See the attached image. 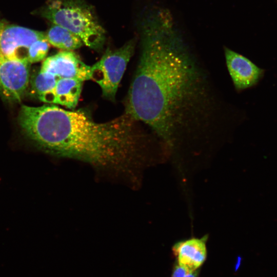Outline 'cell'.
<instances>
[{
	"label": "cell",
	"mask_w": 277,
	"mask_h": 277,
	"mask_svg": "<svg viewBox=\"0 0 277 277\" xmlns=\"http://www.w3.org/2000/svg\"><path fill=\"white\" fill-rule=\"evenodd\" d=\"M45 33L0 18V56L29 64L38 62Z\"/></svg>",
	"instance_id": "obj_4"
},
{
	"label": "cell",
	"mask_w": 277,
	"mask_h": 277,
	"mask_svg": "<svg viewBox=\"0 0 277 277\" xmlns=\"http://www.w3.org/2000/svg\"><path fill=\"white\" fill-rule=\"evenodd\" d=\"M45 35L50 45L63 50L72 51L84 45L76 35L64 27L54 24L45 33Z\"/></svg>",
	"instance_id": "obj_11"
},
{
	"label": "cell",
	"mask_w": 277,
	"mask_h": 277,
	"mask_svg": "<svg viewBox=\"0 0 277 277\" xmlns=\"http://www.w3.org/2000/svg\"><path fill=\"white\" fill-rule=\"evenodd\" d=\"M196 271L189 270L177 263L174 267L171 277H197Z\"/></svg>",
	"instance_id": "obj_13"
},
{
	"label": "cell",
	"mask_w": 277,
	"mask_h": 277,
	"mask_svg": "<svg viewBox=\"0 0 277 277\" xmlns=\"http://www.w3.org/2000/svg\"><path fill=\"white\" fill-rule=\"evenodd\" d=\"M30 64L0 56V95L8 102H19L27 89Z\"/></svg>",
	"instance_id": "obj_6"
},
{
	"label": "cell",
	"mask_w": 277,
	"mask_h": 277,
	"mask_svg": "<svg viewBox=\"0 0 277 277\" xmlns=\"http://www.w3.org/2000/svg\"><path fill=\"white\" fill-rule=\"evenodd\" d=\"M40 71L58 78H75L82 82L91 80V66L72 51L63 50L45 58Z\"/></svg>",
	"instance_id": "obj_7"
},
{
	"label": "cell",
	"mask_w": 277,
	"mask_h": 277,
	"mask_svg": "<svg viewBox=\"0 0 277 277\" xmlns=\"http://www.w3.org/2000/svg\"><path fill=\"white\" fill-rule=\"evenodd\" d=\"M166 12L148 14L125 113L169 148L186 138L230 131L231 110Z\"/></svg>",
	"instance_id": "obj_1"
},
{
	"label": "cell",
	"mask_w": 277,
	"mask_h": 277,
	"mask_svg": "<svg viewBox=\"0 0 277 277\" xmlns=\"http://www.w3.org/2000/svg\"><path fill=\"white\" fill-rule=\"evenodd\" d=\"M18 121L27 136L43 151L101 167L120 168L130 164L143 136L137 121L126 113L98 123L83 109L23 105Z\"/></svg>",
	"instance_id": "obj_2"
},
{
	"label": "cell",
	"mask_w": 277,
	"mask_h": 277,
	"mask_svg": "<svg viewBox=\"0 0 277 277\" xmlns=\"http://www.w3.org/2000/svg\"><path fill=\"white\" fill-rule=\"evenodd\" d=\"M135 46V41L133 39L118 49H107L101 59L91 66V80L100 86L106 98L114 100Z\"/></svg>",
	"instance_id": "obj_5"
},
{
	"label": "cell",
	"mask_w": 277,
	"mask_h": 277,
	"mask_svg": "<svg viewBox=\"0 0 277 277\" xmlns=\"http://www.w3.org/2000/svg\"><path fill=\"white\" fill-rule=\"evenodd\" d=\"M40 13L76 35L86 46L96 50L103 46L105 31L94 9L84 0H50Z\"/></svg>",
	"instance_id": "obj_3"
},
{
	"label": "cell",
	"mask_w": 277,
	"mask_h": 277,
	"mask_svg": "<svg viewBox=\"0 0 277 277\" xmlns=\"http://www.w3.org/2000/svg\"><path fill=\"white\" fill-rule=\"evenodd\" d=\"M226 64L233 86L240 91L256 85L264 71L245 56L225 47Z\"/></svg>",
	"instance_id": "obj_8"
},
{
	"label": "cell",
	"mask_w": 277,
	"mask_h": 277,
	"mask_svg": "<svg viewBox=\"0 0 277 277\" xmlns=\"http://www.w3.org/2000/svg\"><path fill=\"white\" fill-rule=\"evenodd\" d=\"M83 82L70 78H59L53 91L52 103L73 109L77 105Z\"/></svg>",
	"instance_id": "obj_10"
},
{
	"label": "cell",
	"mask_w": 277,
	"mask_h": 277,
	"mask_svg": "<svg viewBox=\"0 0 277 277\" xmlns=\"http://www.w3.org/2000/svg\"><path fill=\"white\" fill-rule=\"evenodd\" d=\"M59 78L51 73L40 71L33 81V88L38 98L48 103L52 102L53 91Z\"/></svg>",
	"instance_id": "obj_12"
},
{
	"label": "cell",
	"mask_w": 277,
	"mask_h": 277,
	"mask_svg": "<svg viewBox=\"0 0 277 277\" xmlns=\"http://www.w3.org/2000/svg\"><path fill=\"white\" fill-rule=\"evenodd\" d=\"M207 236L191 238L176 243L172 247L177 264L190 271H196L203 264L207 255Z\"/></svg>",
	"instance_id": "obj_9"
}]
</instances>
